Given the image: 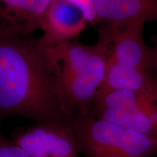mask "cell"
<instances>
[{
	"label": "cell",
	"instance_id": "9",
	"mask_svg": "<svg viewBox=\"0 0 157 157\" xmlns=\"http://www.w3.org/2000/svg\"><path fill=\"white\" fill-rule=\"evenodd\" d=\"M98 25L157 22V0H93Z\"/></svg>",
	"mask_w": 157,
	"mask_h": 157
},
{
	"label": "cell",
	"instance_id": "5",
	"mask_svg": "<svg viewBox=\"0 0 157 157\" xmlns=\"http://www.w3.org/2000/svg\"><path fill=\"white\" fill-rule=\"evenodd\" d=\"M12 140L31 157H78L80 154L71 121L36 122L26 128L15 129Z\"/></svg>",
	"mask_w": 157,
	"mask_h": 157
},
{
	"label": "cell",
	"instance_id": "12",
	"mask_svg": "<svg viewBox=\"0 0 157 157\" xmlns=\"http://www.w3.org/2000/svg\"><path fill=\"white\" fill-rule=\"evenodd\" d=\"M65 1L73 4L82 12L87 20L88 25H98L93 0H65Z\"/></svg>",
	"mask_w": 157,
	"mask_h": 157
},
{
	"label": "cell",
	"instance_id": "1",
	"mask_svg": "<svg viewBox=\"0 0 157 157\" xmlns=\"http://www.w3.org/2000/svg\"><path fill=\"white\" fill-rule=\"evenodd\" d=\"M12 116L42 123L72 120L54 92L39 38L0 35V124Z\"/></svg>",
	"mask_w": 157,
	"mask_h": 157
},
{
	"label": "cell",
	"instance_id": "3",
	"mask_svg": "<svg viewBox=\"0 0 157 157\" xmlns=\"http://www.w3.org/2000/svg\"><path fill=\"white\" fill-rule=\"evenodd\" d=\"M79 153L85 157H155L157 139L90 114L72 117Z\"/></svg>",
	"mask_w": 157,
	"mask_h": 157
},
{
	"label": "cell",
	"instance_id": "10",
	"mask_svg": "<svg viewBox=\"0 0 157 157\" xmlns=\"http://www.w3.org/2000/svg\"><path fill=\"white\" fill-rule=\"evenodd\" d=\"M100 90L155 91L157 82L151 72L107 62L105 78Z\"/></svg>",
	"mask_w": 157,
	"mask_h": 157
},
{
	"label": "cell",
	"instance_id": "2",
	"mask_svg": "<svg viewBox=\"0 0 157 157\" xmlns=\"http://www.w3.org/2000/svg\"><path fill=\"white\" fill-rule=\"evenodd\" d=\"M45 58L54 92L63 111L71 117L90 114L101 87L107 66V46L98 38L87 45L74 40L45 46Z\"/></svg>",
	"mask_w": 157,
	"mask_h": 157
},
{
	"label": "cell",
	"instance_id": "14",
	"mask_svg": "<svg viewBox=\"0 0 157 157\" xmlns=\"http://www.w3.org/2000/svg\"><path fill=\"white\" fill-rule=\"evenodd\" d=\"M0 125H1V124H0Z\"/></svg>",
	"mask_w": 157,
	"mask_h": 157
},
{
	"label": "cell",
	"instance_id": "8",
	"mask_svg": "<svg viewBox=\"0 0 157 157\" xmlns=\"http://www.w3.org/2000/svg\"><path fill=\"white\" fill-rule=\"evenodd\" d=\"M52 0H0V35L31 36L40 30Z\"/></svg>",
	"mask_w": 157,
	"mask_h": 157
},
{
	"label": "cell",
	"instance_id": "7",
	"mask_svg": "<svg viewBox=\"0 0 157 157\" xmlns=\"http://www.w3.org/2000/svg\"><path fill=\"white\" fill-rule=\"evenodd\" d=\"M82 12L65 0H52L43 17L39 37L44 46H54L74 41L87 28Z\"/></svg>",
	"mask_w": 157,
	"mask_h": 157
},
{
	"label": "cell",
	"instance_id": "13",
	"mask_svg": "<svg viewBox=\"0 0 157 157\" xmlns=\"http://www.w3.org/2000/svg\"><path fill=\"white\" fill-rule=\"evenodd\" d=\"M152 50V70L157 82V34L154 39V46Z\"/></svg>",
	"mask_w": 157,
	"mask_h": 157
},
{
	"label": "cell",
	"instance_id": "4",
	"mask_svg": "<svg viewBox=\"0 0 157 157\" xmlns=\"http://www.w3.org/2000/svg\"><path fill=\"white\" fill-rule=\"evenodd\" d=\"M90 115L157 139V90H99L92 101Z\"/></svg>",
	"mask_w": 157,
	"mask_h": 157
},
{
	"label": "cell",
	"instance_id": "6",
	"mask_svg": "<svg viewBox=\"0 0 157 157\" xmlns=\"http://www.w3.org/2000/svg\"><path fill=\"white\" fill-rule=\"evenodd\" d=\"M144 25H98V38L107 46V62L153 73L152 50L143 37Z\"/></svg>",
	"mask_w": 157,
	"mask_h": 157
},
{
	"label": "cell",
	"instance_id": "11",
	"mask_svg": "<svg viewBox=\"0 0 157 157\" xmlns=\"http://www.w3.org/2000/svg\"><path fill=\"white\" fill-rule=\"evenodd\" d=\"M0 157H31L14 140L7 138L0 129Z\"/></svg>",
	"mask_w": 157,
	"mask_h": 157
}]
</instances>
